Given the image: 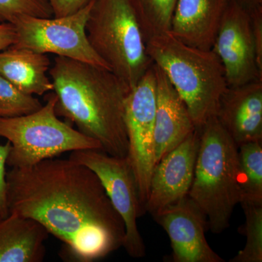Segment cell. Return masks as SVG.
Segmentation results:
<instances>
[{
  "mask_svg": "<svg viewBox=\"0 0 262 262\" xmlns=\"http://www.w3.org/2000/svg\"><path fill=\"white\" fill-rule=\"evenodd\" d=\"M238 146L216 117L200 128L194 178L188 196L201 210L208 229L220 234L228 228L234 207L241 201Z\"/></svg>",
  "mask_w": 262,
  "mask_h": 262,
  "instance_id": "obj_4",
  "label": "cell"
},
{
  "mask_svg": "<svg viewBox=\"0 0 262 262\" xmlns=\"http://www.w3.org/2000/svg\"><path fill=\"white\" fill-rule=\"evenodd\" d=\"M49 74L56 115L98 141L102 151L126 158V84L108 69L62 56L55 58Z\"/></svg>",
  "mask_w": 262,
  "mask_h": 262,
  "instance_id": "obj_2",
  "label": "cell"
},
{
  "mask_svg": "<svg viewBox=\"0 0 262 262\" xmlns=\"http://www.w3.org/2000/svg\"><path fill=\"white\" fill-rule=\"evenodd\" d=\"M246 221L239 232L246 237L244 249L230 262L262 261V203L241 202Z\"/></svg>",
  "mask_w": 262,
  "mask_h": 262,
  "instance_id": "obj_20",
  "label": "cell"
},
{
  "mask_svg": "<svg viewBox=\"0 0 262 262\" xmlns=\"http://www.w3.org/2000/svg\"><path fill=\"white\" fill-rule=\"evenodd\" d=\"M85 32L93 50L130 90L153 63L127 0H93Z\"/></svg>",
  "mask_w": 262,
  "mask_h": 262,
  "instance_id": "obj_5",
  "label": "cell"
},
{
  "mask_svg": "<svg viewBox=\"0 0 262 262\" xmlns=\"http://www.w3.org/2000/svg\"><path fill=\"white\" fill-rule=\"evenodd\" d=\"M231 0H177L169 32L179 40L211 50Z\"/></svg>",
  "mask_w": 262,
  "mask_h": 262,
  "instance_id": "obj_15",
  "label": "cell"
},
{
  "mask_svg": "<svg viewBox=\"0 0 262 262\" xmlns=\"http://www.w3.org/2000/svg\"><path fill=\"white\" fill-rule=\"evenodd\" d=\"M15 37L16 34L13 24H0V51H4L13 46L15 42Z\"/></svg>",
  "mask_w": 262,
  "mask_h": 262,
  "instance_id": "obj_26",
  "label": "cell"
},
{
  "mask_svg": "<svg viewBox=\"0 0 262 262\" xmlns=\"http://www.w3.org/2000/svg\"><path fill=\"white\" fill-rule=\"evenodd\" d=\"M146 51L182 98L196 128L215 117L228 84L213 50L192 47L168 32L150 38Z\"/></svg>",
  "mask_w": 262,
  "mask_h": 262,
  "instance_id": "obj_3",
  "label": "cell"
},
{
  "mask_svg": "<svg viewBox=\"0 0 262 262\" xmlns=\"http://www.w3.org/2000/svg\"><path fill=\"white\" fill-rule=\"evenodd\" d=\"M215 117L237 146L262 141V80L227 88Z\"/></svg>",
  "mask_w": 262,
  "mask_h": 262,
  "instance_id": "obj_14",
  "label": "cell"
},
{
  "mask_svg": "<svg viewBox=\"0 0 262 262\" xmlns=\"http://www.w3.org/2000/svg\"><path fill=\"white\" fill-rule=\"evenodd\" d=\"M20 15L53 17L49 0H0V23L13 24Z\"/></svg>",
  "mask_w": 262,
  "mask_h": 262,
  "instance_id": "obj_22",
  "label": "cell"
},
{
  "mask_svg": "<svg viewBox=\"0 0 262 262\" xmlns=\"http://www.w3.org/2000/svg\"><path fill=\"white\" fill-rule=\"evenodd\" d=\"M168 234L173 262H225L206 238V215L189 196L152 215Z\"/></svg>",
  "mask_w": 262,
  "mask_h": 262,
  "instance_id": "obj_11",
  "label": "cell"
},
{
  "mask_svg": "<svg viewBox=\"0 0 262 262\" xmlns=\"http://www.w3.org/2000/svg\"><path fill=\"white\" fill-rule=\"evenodd\" d=\"M258 69L262 72V5L249 10Z\"/></svg>",
  "mask_w": 262,
  "mask_h": 262,
  "instance_id": "obj_24",
  "label": "cell"
},
{
  "mask_svg": "<svg viewBox=\"0 0 262 262\" xmlns=\"http://www.w3.org/2000/svg\"><path fill=\"white\" fill-rule=\"evenodd\" d=\"M234 1L237 2L248 10L262 5V0H234Z\"/></svg>",
  "mask_w": 262,
  "mask_h": 262,
  "instance_id": "obj_27",
  "label": "cell"
},
{
  "mask_svg": "<svg viewBox=\"0 0 262 262\" xmlns=\"http://www.w3.org/2000/svg\"><path fill=\"white\" fill-rule=\"evenodd\" d=\"M9 213L37 221L64 244L75 261L101 259L123 246L125 227L91 169L49 158L7 172Z\"/></svg>",
  "mask_w": 262,
  "mask_h": 262,
  "instance_id": "obj_1",
  "label": "cell"
},
{
  "mask_svg": "<svg viewBox=\"0 0 262 262\" xmlns=\"http://www.w3.org/2000/svg\"><path fill=\"white\" fill-rule=\"evenodd\" d=\"M156 78L154 66L127 95L125 104L128 150L126 158L135 175L141 205L146 212L150 181L155 167L154 125Z\"/></svg>",
  "mask_w": 262,
  "mask_h": 262,
  "instance_id": "obj_9",
  "label": "cell"
},
{
  "mask_svg": "<svg viewBox=\"0 0 262 262\" xmlns=\"http://www.w3.org/2000/svg\"><path fill=\"white\" fill-rule=\"evenodd\" d=\"M50 65L47 55L27 48L10 46L0 51V75L26 94L42 96L53 91L47 75Z\"/></svg>",
  "mask_w": 262,
  "mask_h": 262,
  "instance_id": "obj_17",
  "label": "cell"
},
{
  "mask_svg": "<svg viewBox=\"0 0 262 262\" xmlns=\"http://www.w3.org/2000/svg\"><path fill=\"white\" fill-rule=\"evenodd\" d=\"M199 144L200 128H196L157 163L150 181L146 212L152 215L188 196Z\"/></svg>",
  "mask_w": 262,
  "mask_h": 262,
  "instance_id": "obj_12",
  "label": "cell"
},
{
  "mask_svg": "<svg viewBox=\"0 0 262 262\" xmlns=\"http://www.w3.org/2000/svg\"><path fill=\"white\" fill-rule=\"evenodd\" d=\"M92 0H49L53 17L67 16L74 14L89 4Z\"/></svg>",
  "mask_w": 262,
  "mask_h": 262,
  "instance_id": "obj_25",
  "label": "cell"
},
{
  "mask_svg": "<svg viewBox=\"0 0 262 262\" xmlns=\"http://www.w3.org/2000/svg\"><path fill=\"white\" fill-rule=\"evenodd\" d=\"M10 142L0 144V218L9 214L7 198L6 165L10 150Z\"/></svg>",
  "mask_w": 262,
  "mask_h": 262,
  "instance_id": "obj_23",
  "label": "cell"
},
{
  "mask_svg": "<svg viewBox=\"0 0 262 262\" xmlns=\"http://www.w3.org/2000/svg\"><path fill=\"white\" fill-rule=\"evenodd\" d=\"M32 95L24 94L0 75V117L23 116L42 107Z\"/></svg>",
  "mask_w": 262,
  "mask_h": 262,
  "instance_id": "obj_21",
  "label": "cell"
},
{
  "mask_svg": "<svg viewBox=\"0 0 262 262\" xmlns=\"http://www.w3.org/2000/svg\"><path fill=\"white\" fill-rule=\"evenodd\" d=\"M92 3L93 0L74 14L59 18L20 15L12 24L16 34L12 46L43 54L53 53L110 70L91 48L86 35L85 25Z\"/></svg>",
  "mask_w": 262,
  "mask_h": 262,
  "instance_id": "obj_8",
  "label": "cell"
},
{
  "mask_svg": "<svg viewBox=\"0 0 262 262\" xmlns=\"http://www.w3.org/2000/svg\"><path fill=\"white\" fill-rule=\"evenodd\" d=\"M49 232L37 221L10 213L0 218V262H41Z\"/></svg>",
  "mask_w": 262,
  "mask_h": 262,
  "instance_id": "obj_16",
  "label": "cell"
},
{
  "mask_svg": "<svg viewBox=\"0 0 262 262\" xmlns=\"http://www.w3.org/2000/svg\"><path fill=\"white\" fill-rule=\"evenodd\" d=\"M212 50L223 65L228 87L262 80L249 10L234 0L222 19Z\"/></svg>",
  "mask_w": 262,
  "mask_h": 262,
  "instance_id": "obj_10",
  "label": "cell"
},
{
  "mask_svg": "<svg viewBox=\"0 0 262 262\" xmlns=\"http://www.w3.org/2000/svg\"><path fill=\"white\" fill-rule=\"evenodd\" d=\"M156 78V108L154 125L155 163L182 142L195 130L187 106L173 84L153 63Z\"/></svg>",
  "mask_w": 262,
  "mask_h": 262,
  "instance_id": "obj_13",
  "label": "cell"
},
{
  "mask_svg": "<svg viewBox=\"0 0 262 262\" xmlns=\"http://www.w3.org/2000/svg\"><path fill=\"white\" fill-rule=\"evenodd\" d=\"M237 179L241 203H262V141H251L238 146Z\"/></svg>",
  "mask_w": 262,
  "mask_h": 262,
  "instance_id": "obj_18",
  "label": "cell"
},
{
  "mask_svg": "<svg viewBox=\"0 0 262 262\" xmlns=\"http://www.w3.org/2000/svg\"><path fill=\"white\" fill-rule=\"evenodd\" d=\"M69 158L96 174L125 225L122 247L131 257H144L146 247L138 228L137 220L146 212L141 205L135 175L127 158L113 156L99 149L72 151Z\"/></svg>",
  "mask_w": 262,
  "mask_h": 262,
  "instance_id": "obj_7",
  "label": "cell"
},
{
  "mask_svg": "<svg viewBox=\"0 0 262 262\" xmlns=\"http://www.w3.org/2000/svg\"><path fill=\"white\" fill-rule=\"evenodd\" d=\"M135 13L146 42L168 32L177 0H127Z\"/></svg>",
  "mask_w": 262,
  "mask_h": 262,
  "instance_id": "obj_19",
  "label": "cell"
},
{
  "mask_svg": "<svg viewBox=\"0 0 262 262\" xmlns=\"http://www.w3.org/2000/svg\"><path fill=\"white\" fill-rule=\"evenodd\" d=\"M57 97L48 96L44 106L23 116L0 117V137L10 142L7 165L22 168L67 151L102 150L101 144L62 121L56 113Z\"/></svg>",
  "mask_w": 262,
  "mask_h": 262,
  "instance_id": "obj_6",
  "label": "cell"
}]
</instances>
